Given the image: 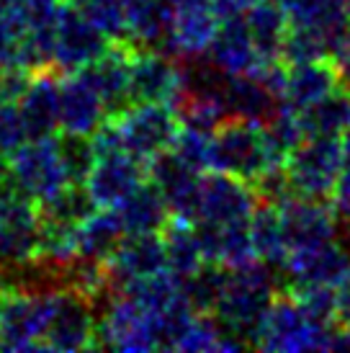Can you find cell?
<instances>
[{
    "label": "cell",
    "mask_w": 350,
    "mask_h": 353,
    "mask_svg": "<svg viewBox=\"0 0 350 353\" xmlns=\"http://www.w3.org/2000/svg\"><path fill=\"white\" fill-rule=\"evenodd\" d=\"M39 235V204L13 186L0 188V271L37 261Z\"/></svg>",
    "instance_id": "cell-7"
},
{
    "label": "cell",
    "mask_w": 350,
    "mask_h": 353,
    "mask_svg": "<svg viewBox=\"0 0 350 353\" xmlns=\"http://www.w3.org/2000/svg\"><path fill=\"white\" fill-rule=\"evenodd\" d=\"M106 271L114 292L124 289L132 281L167 271V253L163 232L127 235L119 243L114 255L106 261Z\"/></svg>",
    "instance_id": "cell-19"
},
{
    "label": "cell",
    "mask_w": 350,
    "mask_h": 353,
    "mask_svg": "<svg viewBox=\"0 0 350 353\" xmlns=\"http://www.w3.org/2000/svg\"><path fill=\"white\" fill-rule=\"evenodd\" d=\"M175 8L170 0H132L129 8V44L142 50L167 52Z\"/></svg>",
    "instance_id": "cell-27"
},
{
    "label": "cell",
    "mask_w": 350,
    "mask_h": 353,
    "mask_svg": "<svg viewBox=\"0 0 350 353\" xmlns=\"http://www.w3.org/2000/svg\"><path fill=\"white\" fill-rule=\"evenodd\" d=\"M96 351L98 348V312L85 294L68 284L52 286L49 294L47 330L41 351Z\"/></svg>",
    "instance_id": "cell-4"
},
{
    "label": "cell",
    "mask_w": 350,
    "mask_h": 353,
    "mask_svg": "<svg viewBox=\"0 0 350 353\" xmlns=\"http://www.w3.org/2000/svg\"><path fill=\"white\" fill-rule=\"evenodd\" d=\"M335 65L340 70V80L345 88H350V19L345 23V31H342L340 37V44H338V50H335Z\"/></svg>",
    "instance_id": "cell-40"
},
{
    "label": "cell",
    "mask_w": 350,
    "mask_h": 353,
    "mask_svg": "<svg viewBox=\"0 0 350 353\" xmlns=\"http://www.w3.org/2000/svg\"><path fill=\"white\" fill-rule=\"evenodd\" d=\"M147 178L155 183L163 194L170 216L191 219L198 214V199H201V181L204 173L183 163L173 150H165L147 163Z\"/></svg>",
    "instance_id": "cell-16"
},
{
    "label": "cell",
    "mask_w": 350,
    "mask_h": 353,
    "mask_svg": "<svg viewBox=\"0 0 350 353\" xmlns=\"http://www.w3.org/2000/svg\"><path fill=\"white\" fill-rule=\"evenodd\" d=\"M338 325L350 327V268L338 284Z\"/></svg>",
    "instance_id": "cell-42"
},
{
    "label": "cell",
    "mask_w": 350,
    "mask_h": 353,
    "mask_svg": "<svg viewBox=\"0 0 350 353\" xmlns=\"http://www.w3.org/2000/svg\"><path fill=\"white\" fill-rule=\"evenodd\" d=\"M227 111L229 117L250 121H271L281 111V101L258 75H229L227 83Z\"/></svg>",
    "instance_id": "cell-28"
},
{
    "label": "cell",
    "mask_w": 350,
    "mask_h": 353,
    "mask_svg": "<svg viewBox=\"0 0 350 353\" xmlns=\"http://www.w3.org/2000/svg\"><path fill=\"white\" fill-rule=\"evenodd\" d=\"M276 206H278V214H281L289 253L299 250V248L330 243V240L342 235V219L338 216L330 201L289 194L281 201H276Z\"/></svg>",
    "instance_id": "cell-11"
},
{
    "label": "cell",
    "mask_w": 350,
    "mask_h": 353,
    "mask_svg": "<svg viewBox=\"0 0 350 353\" xmlns=\"http://www.w3.org/2000/svg\"><path fill=\"white\" fill-rule=\"evenodd\" d=\"M114 124L121 137V150L142 163H150L155 155L170 150L181 129V119L167 103H134L121 117H114Z\"/></svg>",
    "instance_id": "cell-10"
},
{
    "label": "cell",
    "mask_w": 350,
    "mask_h": 353,
    "mask_svg": "<svg viewBox=\"0 0 350 353\" xmlns=\"http://www.w3.org/2000/svg\"><path fill=\"white\" fill-rule=\"evenodd\" d=\"M0 78H3V65H0Z\"/></svg>",
    "instance_id": "cell-45"
},
{
    "label": "cell",
    "mask_w": 350,
    "mask_h": 353,
    "mask_svg": "<svg viewBox=\"0 0 350 353\" xmlns=\"http://www.w3.org/2000/svg\"><path fill=\"white\" fill-rule=\"evenodd\" d=\"M132 52H134V47L129 41H114L96 62H90L85 70H80L90 80V85L98 90L108 119L121 117L127 108L134 106V99H132Z\"/></svg>",
    "instance_id": "cell-18"
},
{
    "label": "cell",
    "mask_w": 350,
    "mask_h": 353,
    "mask_svg": "<svg viewBox=\"0 0 350 353\" xmlns=\"http://www.w3.org/2000/svg\"><path fill=\"white\" fill-rule=\"evenodd\" d=\"M219 23L222 21L214 13L212 3H196V6L175 8L167 54H173L178 59H191L206 54L216 37Z\"/></svg>",
    "instance_id": "cell-23"
},
{
    "label": "cell",
    "mask_w": 350,
    "mask_h": 353,
    "mask_svg": "<svg viewBox=\"0 0 350 353\" xmlns=\"http://www.w3.org/2000/svg\"><path fill=\"white\" fill-rule=\"evenodd\" d=\"M183 90V65L163 50L132 52V99L134 103H167L173 106Z\"/></svg>",
    "instance_id": "cell-15"
},
{
    "label": "cell",
    "mask_w": 350,
    "mask_h": 353,
    "mask_svg": "<svg viewBox=\"0 0 350 353\" xmlns=\"http://www.w3.org/2000/svg\"><path fill=\"white\" fill-rule=\"evenodd\" d=\"M348 8H350V0H348Z\"/></svg>",
    "instance_id": "cell-47"
},
{
    "label": "cell",
    "mask_w": 350,
    "mask_h": 353,
    "mask_svg": "<svg viewBox=\"0 0 350 353\" xmlns=\"http://www.w3.org/2000/svg\"><path fill=\"white\" fill-rule=\"evenodd\" d=\"M258 201L260 199L247 181L209 170V173H204V181H201L198 214H196L194 222H206V225L250 222Z\"/></svg>",
    "instance_id": "cell-14"
},
{
    "label": "cell",
    "mask_w": 350,
    "mask_h": 353,
    "mask_svg": "<svg viewBox=\"0 0 350 353\" xmlns=\"http://www.w3.org/2000/svg\"><path fill=\"white\" fill-rule=\"evenodd\" d=\"M6 292H8V286H6V279L0 274V307H3V299H6Z\"/></svg>",
    "instance_id": "cell-44"
},
{
    "label": "cell",
    "mask_w": 350,
    "mask_h": 353,
    "mask_svg": "<svg viewBox=\"0 0 350 353\" xmlns=\"http://www.w3.org/2000/svg\"><path fill=\"white\" fill-rule=\"evenodd\" d=\"M108 119L106 106L83 72H70L59 80V132L93 137Z\"/></svg>",
    "instance_id": "cell-20"
},
{
    "label": "cell",
    "mask_w": 350,
    "mask_h": 353,
    "mask_svg": "<svg viewBox=\"0 0 350 353\" xmlns=\"http://www.w3.org/2000/svg\"><path fill=\"white\" fill-rule=\"evenodd\" d=\"M307 137H340L350 129V88L340 85L322 101L299 111Z\"/></svg>",
    "instance_id": "cell-33"
},
{
    "label": "cell",
    "mask_w": 350,
    "mask_h": 353,
    "mask_svg": "<svg viewBox=\"0 0 350 353\" xmlns=\"http://www.w3.org/2000/svg\"><path fill=\"white\" fill-rule=\"evenodd\" d=\"M206 57L227 75H250L260 68V57H258V50H255L245 16L227 19L219 23Z\"/></svg>",
    "instance_id": "cell-24"
},
{
    "label": "cell",
    "mask_w": 350,
    "mask_h": 353,
    "mask_svg": "<svg viewBox=\"0 0 350 353\" xmlns=\"http://www.w3.org/2000/svg\"><path fill=\"white\" fill-rule=\"evenodd\" d=\"M340 70L335 59H311V62H294L286 65V80L281 90V108L304 111L311 103L322 101L327 93L340 88Z\"/></svg>",
    "instance_id": "cell-21"
},
{
    "label": "cell",
    "mask_w": 350,
    "mask_h": 353,
    "mask_svg": "<svg viewBox=\"0 0 350 353\" xmlns=\"http://www.w3.org/2000/svg\"><path fill=\"white\" fill-rule=\"evenodd\" d=\"M26 127L21 119L19 103L0 101V160H8L26 142Z\"/></svg>",
    "instance_id": "cell-39"
},
{
    "label": "cell",
    "mask_w": 350,
    "mask_h": 353,
    "mask_svg": "<svg viewBox=\"0 0 350 353\" xmlns=\"http://www.w3.org/2000/svg\"><path fill=\"white\" fill-rule=\"evenodd\" d=\"M147 181V163L129 155L127 150H114L96 155V163L85 178L88 194L96 206L114 209Z\"/></svg>",
    "instance_id": "cell-17"
},
{
    "label": "cell",
    "mask_w": 350,
    "mask_h": 353,
    "mask_svg": "<svg viewBox=\"0 0 350 353\" xmlns=\"http://www.w3.org/2000/svg\"><path fill=\"white\" fill-rule=\"evenodd\" d=\"M49 294L52 286L47 289L8 286L0 307V351H41V338L49 317Z\"/></svg>",
    "instance_id": "cell-9"
},
{
    "label": "cell",
    "mask_w": 350,
    "mask_h": 353,
    "mask_svg": "<svg viewBox=\"0 0 350 353\" xmlns=\"http://www.w3.org/2000/svg\"><path fill=\"white\" fill-rule=\"evenodd\" d=\"M6 173L10 186L23 196L34 199L37 204L70 183L57 134L44 139H26L13 155H8Z\"/></svg>",
    "instance_id": "cell-5"
},
{
    "label": "cell",
    "mask_w": 350,
    "mask_h": 353,
    "mask_svg": "<svg viewBox=\"0 0 350 353\" xmlns=\"http://www.w3.org/2000/svg\"><path fill=\"white\" fill-rule=\"evenodd\" d=\"M283 168L294 194L330 201L342 173L340 137H304Z\"/></svg>",
    "instance_id": "cell-6"
},
{
    "label": "cell",
    "mask_w": 350,
    "mask_h": 353,
    "mask_svg": "<svg viewBox=\"0 0 350 353\" xmlns=\"http://www.w3.org/2000/svg\"><path fill=\"white\" fill-rule=\"evenodd\" d=\"M278 168L281 165L273 163L271 152L265 148L260 121L229 117L212 134L209 170L243 178L253 186L258 178H262L271 170H278Z\"/></svg>",
    "instance_id": "cell-2"
},
{
    "label": "cell",
    "mask_w": 350,
    "mask_h": 353,
    "mask_svg": "<svg viewBox=\"0 0 350 353\" xmlns=\"http://www.w3.org/2000/svg\"><path fill=\"white\" fill-rule=\"evenodd\" d=\"M163 240H165L167 253V271L178 279L191 276L206 263L198 235H196V225L191 219L170 216L167 225L163 227Z\"/></svg>",
    "instance_id": "cell-32"
},
{
    "label": "cell",
    "mask_w": 350,
    "mask_h": 353,
    "mask_svg": "<svg viewBox=\"0 0 350 353\" xmlns=\"http://www.w3.org/2000/svg\"><path fill=\"white\" fill-rule=\"evenodd\" d=\"M350 268V230H342L340 237L330 243H320L311 248H299L291 250L281 274L286 286H302V284H322V286H338L342 276ZM283 286V289H286Z\"/></svg>",
    "instance_id": "cell-13"
},
{
    "label": "cell",
    "mask_w": 350,
    "mask_h": 353,
    "mask_svg": "<svg viewBox=\"0 0 350 353\" xmlns=\"http://www.w3.org/2000/svg\"><path fill=\"white\" fill-rule=\"evenodd\" d=\"M59 80L57 70H41L16 101L29 139L54 137L59 132Z\"/></svg>",
    "instance_id": "cell-22"
},
{
    "label": "cell",
    "mask_w": 350,
    "mask_h": 353,
    "mask_svg": "<svg viewBox=\"0 0 350 353\" xmlns=\"http://www.w3.org/2000/svg\"><path fill=\"white\" fill-rule=\"evenodd\" d=\"M345 3H348V0H345Z\"/></svg>",
    "instance_id": "cell-48"
},
{
    "label": "cell",
    "mask_w": 350,
    "mask_h": 353,
    "mask_svg": "<svg viewBox=\"0 0 350 353\" xmlns=\"http://www.w3.org/2000/svg\"><path fill=\"white\" fill-rule=\"evenodd\" d=\"M124 237H127V230L121 225L116 209L98 206L93 214L85 216L78 225L80 258H83V261L106 263Z\"/></svg>",
    "instance_id": "cell-30"
},
{
    "label": "cell",
    "mask_w": 350,
    "mask_h": 353,
    "mask_svg": "<svg viewBox=\"0 0 350 353\" xmlns=\"http://www.w3.org/2000/svg\"><path fill=\"white\" fill-rule=\"evenodd\" d=\"M209 3H212L214 13L219 16V21H227V19H240V16H245L255 0H209Z\"/></svg>",
    "instance_id": "cell-41"
},
{
    "label": "cell",
    "mask_w": 350,
    "mask_h": 353,
    "mask_svg": "<svg viewBox=\"0 0 350 353\" xmlns=\"http://www.w3.org/2000/svg\"><path fill=\"white\" fill-rule=\"evenodd\" d=\"M338 325L317 323L314 317L302 310L286 289L278 292L262 317L255 348L260 351H278V353H302V351H332Z\"/></svg>",
    "instance_id": "cell-3"
},
{
    "label": "cell",
    "mask_w": 350,
    "mask_h": 353,
    "mask_svg": "<svg viewBox=\"0 0 350 353\" xmlns=\"http://www.w3.org/2000/svg\"><path fill=\"white\" fill-rule=\"evenodd\" d=\"M98 206L93 196L88 194L85 183H75L70 181L68 186H62L57 194L47 196L39 201L41 219L49 222H70V225H80L85 216H90Z\"/></svg>",
    "instance_id": "cell-35"
},
{
    "label": "cell",
    "mask_w": 350,
    "mask_h": 353,
    "mask_svg": "<svg viewBox=\"0 0 350 353\" xmlns=\"http://www.w3.org/2000/svg\"><path fill=\"white\" fill-rule=\"evenodd\" d=\"M209 145H212V134H209V132H201V129L181 124L170 150H173L183 163H188L191 168L206 173V170H209Z\"/></svg>",
    "instance_id": "cell-38"
},
{
    "label": "cell",
    "mask_w": 350,
    "mask_h": 353,
    "mask_svg": "<svg viewBox=\"0 0 350 353\" xmlns=\"http://www.w3.org/2000/svg\"><path fill=\"white\" fill-rule=\"evenodd\" d=\"M247 29L262 62H283V47L291 31L289 13L276 0H255L250 10L245 13Z\"/></svg>",
    "instance_id": "cell-25"
},
{
    "label": "cell",
    "mask_w": 350,
    "mask_h": 353,
    "mask_svg": "<svg viewBox=\"0 0 350 353\" xmlns=\"http://www.w3.org/2000/svg\"><path fill=\"white\" fill-rule=\"evenodd\" d=\"M59 150H62V160L68 165L70 181L75 183H85L90 168L96 163V148H93V139L80 137V134H65L59 132Z\"/></svg>",
    "instance_id": "cell-37"
},
{
    "label": "cell",
    "mask_w": 350,
    "mask_h": 353,
    "mask_svg": "<svg viewBox=\"0 0 350 353\" xmlns=\"http://www.w3.org/2000/svg\"><path fill=\"white\" fill-rule=\"evenodd\" d=\"M116 209L121 225L127 230V235H142V232H163V227L170 219L163 194L155 188V183L147 178L142 186L136 188L132 196H127Z\"/></svg>",
    "instance_id": "cell-29"
},
{
    "label": "cell",
    "mask_w": 350,
    "mask_h": 353,
    "mask_svg": "<svg viewBox=\"0 0 350 353\" xmlns=\"http://www.w3.org/2000/svg\"><path fill=\"white\" fill-rule=\"evenodd\" d=\"M276 3H283V0H276Z\"/></svg>",
    "instance_id": "cell-46"
},
{
    "label": "cell",
    "mask_w": 350,
    "mask_h": 353,
    "mask_svg": "<svg viewBox=\"0 0 350 353\" xmlns=\"http://www.w3.org/2000/svg\"><path fill=\"white\" fill-rule=\"evenodd\" d=\"M111 44L114 41L108 39L106 34L98 29L75 3L68 0L65 13H62L57 31H54V59H52V68L57 70L59 75L80 72L90 62H96Z\"/></svg>",
    "instance_id": "cell-12"
},
{
    "label": "cell",
    "mask_w": 350,
    "mask_h": 353,
    "mask_svg": "<svg viewBox=\"0 0 350 353\" xmlns=\"http://www.w3.org/2000/svg\"><path fill=\"white\" fill-rule=\"evenodd\" d=\"M281 6L289 13L294 29L314 31L338 50L345 23L350 19V8L345 0H283Z\"/></svg>",
    "instance_id": "cell-26"
},
{
    "label": "cell",
    "mask_w": 350,
    "mask_h": 353,
    "mask_svg": "<svg viewBox=\"0 0 350 353\" xmlns=\"http://www.w3.org/2000/svg\"><path fill=\"white\" fill-rule=\"evenodd\" d=\"M98 348L124 353L157 351V330L152 314L124 292H114L98 307Z\"/></svg>",
    "instance_id": "cell-8"
},
{
    "label": "cell",
    "mask_w": 350,
    "mask_h": 353,
    "mask_svg": "<svg viewBox=\"0 0 350 353\" xmlns=\"http://www.w3.org/2000/svg\"><path fill=\"white\" fill-rule=\"evenodd\" d=\"M278 274L281 271L265 265L262 261H253L240 268H227V284L214 317L245 345H255V335L262 317L281 292Z\"/></svg>",
    "instance_id": "cell-1"
},
{
    "label": "cell",
    "mask_w": 350,
    "mask_h": 353,
    "mask_svg": "<svg viewBox=\"0 0 350 353\" xmlns=\"http://www.w3.org/2000/svg\"><path fill=\"white\" fill-rule=\"evenodd\" d=\"M173 8H183V6H196V3H209V0H170Z\"/></svg>",
    "instance_id": "cell-43"
},
{
    "label": "cell",
    "mask_w": 350,
    "mask_h": 353,
    "mask_svg": "<svg viewBox=\"0 0 350 353\" xmlns=\"http://www.w3.org/2000/svg\"><path fill=\"white\" fill-rule=\"evenodd\" d=\"M75 3L111 41H129L132 0H70Z\"/></svg>",
    "instance_id": "cell-36"
},
{
    "label": "cell",
    "mask_w": 350,
    "mask_h": 353,
    "mask_svg": "<svg viewBox=\"0 0 350 353\" xmlns=\"http://www.w3.org/2000/svg\"><path fill=\"white\" fill-rule=\"evenodd\" d=\"M227 268L216 263H204L198 271L181 279V292L198 314H214L224 294Z\"/></svg>",
    "instance_id": "cell-34"
},
{
    "label": "cell",
    "mask_w": 350,
    "mask_h": 353,
    "mask_svg": "<svg viewBox=\"0 0 350 353\" xmlns=\"http://www.w3.org/2000/svg\"><path fill=\"white\" fill-rule=\"evenodd\" d=\"M250 235H253L255 258L271 265L276 271H281L286 258H289V243L283 235L281 214L276 201H258L250 219Z\"/></svg>",
    "instance_id": "cell-31"
}]
</instances>
